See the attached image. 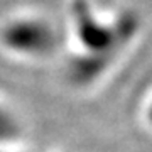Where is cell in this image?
I'll list each match as a JSON object with an SVG mask.
<instances>
[{
  "label": "cell",
  "instance_id": "6da1fadb",
  "mask_svg": "<svg viewBox=\"0 0 152 152\" xmlns=\"http://www.w3.org/2000/svg\"><path fill=\"white\" fill-rule=\"evenodd\" d=\"M59 44L53 22L39 15H14L0 26V46L22 59H46Z\"/></svg>",
  "mask_w": 152,
  "mask_h": 152
},
{
  "label": "cell",
  "instance_id": "7a4b0ae2",
  "mask_svg": "<svg viewBox=\"0 0 152 152\" xmlns=\"http://www.w3.org/2000/svg\"><path fill=\"white\" fill-rule=\"evenodd\" d=\"M20 137V125L15 113L0 103V147L14 144Z\"/></svg>",
  "mask_w": 152,
  "mask_h": 152
},
{
  "label": "cell",
  "instance_id": "3957f363",
  "mask_svg": "<svg viewBox=\"0 0 152 152\" xmlns=\"http://www.w3.org/2000/svg\"><path fill=\"white\" fill-rule=\"evenodd\" d=\"M145 120H147V124L152 127V100L149 102V105H147V108H145Z\"/></svg>",
  "mask_w": 152,
  "mask_h": 152
},
{
  "label": "cell",
  "instance_id": "277c9868",
  "mask_svg": "<svg viewBox=\"0 0 152 152\" xmlns=\"http://www.w3.org/2000/svg\"><path fill=\"white\" fill-rule=\"evenodd\" d=\"M0 152H12V151H5L4 147H0Z\"/></svg>",
  "mask_w": 152,
  "mask_h": 152
}]
</instances>
